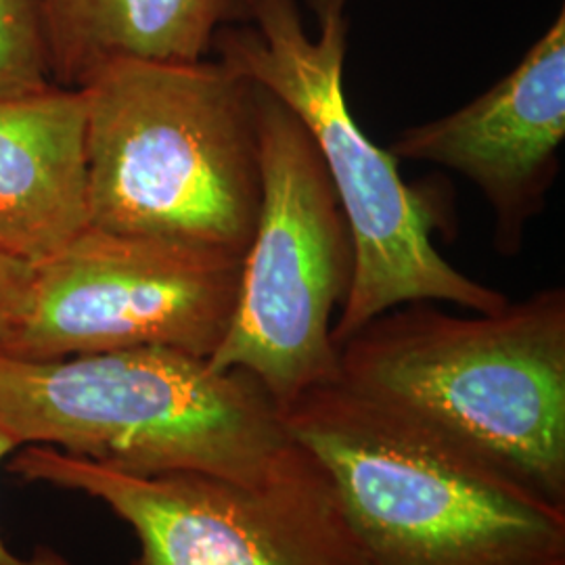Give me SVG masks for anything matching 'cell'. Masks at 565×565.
I'll list each match as a JSON object with an SVG mask.
<instances>
[{"label":"cell","mask_w":565,"mask_h":565,"mask_svg":"<svg viewBox=\"0 0 565 565\" xmlns=\"http://www.w3.org/2000/svg\"><path fill=\"white\" fill-rule=\"evenodd\" d=\"M329 476L363 565H565V507L338 377L281 411Z\"/></svg>","instance_id":"2"},{"label":"cell","mask_w":565,"mask_h":565,"mask_svg":"<svg viewBox=\"0 0 565 565\" xmlns=\"http://www.w3.org/2000/svg\"><path fill=\"white\" fill-rule=\"evenodd\" d=\"M0 425L20 446H57L126 473L245 484L277 473L298 448L254 375L172 348L51 361L0 354Z\"/></svg>","instance_id":"3"},{"label":"cell","mask_w":565,"mask_h":565,"mask_svg":"<svg viewBox=\"0 0 565 565\" xmlns=\"http://www.w3.org/2000/svg\"><path fill=\"white\" fill-rule=\"evenodd\" d=\"M32 279V266L0 252V345L20 315Z\"/></svg>","instance_id":"13"},{"label":"cell","mask_w":565,"mask_h":565,"mask_svg":"<svg viewBox=\"0 0 565 565\" xmlns=\"http://www.w3.org/2000/svg\"><path fill=\"white\" fill-rule=\"evenodd\" d=\"M565 139V11L484 95L445 118L404 128L396 160L463 174L490 203L501 254H515L525 224L545 210Z\"/></svg>","instance_id":"9"},{"label":"cell","mask_w":565,"mask_h":565,"mask_svg":"<svg viewBox=\"0 0 565 565\" xmlns=\"http://www.w3.org/2000/svg\"><path fill=\"white\" fill-rule=\"evenodd\" d=\"M9 469L109 507L137 536L130 565H363L329 476L300 445L254 484L193 471L137 476L46 445L21 446Z\"/></svg>","instance_id":"7"},{"label":"cell","mask_w":565,"mask_h":565,"mask_svg":"<svg viewBox=\"0 0 565 565\" xmlns=\"http://www.w3.org/2000/svg\"><path fill=\"white\" fill-rule=\"evenodd\" d=\"M53 81L78 88L116 61L195 63L256 0H34Z\"/></svg>","instance_id":"11"},{"label":"cell","mask_w":565,"mask_h":565,"mask_svg":"<svg viewBox=\"0 0 565 565\" xmlns=\"http://www.w3.org/2000/svg\"><path fill=\"white\" fill-rule=\"evenodd\" d=\"M21 448L20 443L0 425V461ZM0 565H72L57 551L39 548L34 555H18L13 553L0 536Z\"/></svg>","instance_id":"14"},{"label":"cell","mask_w":565,"mask_h":565,"mask_svg":"<svg viewBox=\"0 0 565 565\" xmlns=\"http://www.w3.org/2000/svg\"><path fill=\"white\" fill-rule=\"evenodd\" d=\"M60 86L34 0H0V102Z\"/></svg>","instance_id":"12"},{"label":"cell","mask_w":565,"mask_h":565,"mask_svg":"<svg viewBox=\"0 0 565 565\" xmlns=\"http://www.w3.org/2000/svg\"><path fill=\"white\" fill-rule=\"evenodd\" d=\"M88 226L81 88L51 86L0 102V252L36 266Z\"/></svg>","instance_id":"10"},{"label":"cell","mask_w":565,"mask_h":565,"mask_svg":"<svg viewBox=\"0 0 565 565\" xmlns=\"http://www.w3.org/2000/svg\"><path fill=\"white\" fill-rule=\"evenodd\" d=\"M350 0H308L317 30L303 25L298 0H256L245 23L223 28L212 51L237 76L285 103L323 160L354 245V277L335 345L404 303L446 302L471 312L505 308V294L457 270L431 242L436 205L403 181L398 160L364 135L343 88Z\"/></svg>","instance_id":"4"},{"label":"cell","mask_w":565,"mask_h":565,"mask_svg":"<svg viewBox=\"0 0 565 565\" xmlns=\"http://www.w3.org/2000/svg\"><path fill=\"white\" fill-rule=\"evenodd\" d=\"M78 88L90 226L247 249L260 207L252 82L221 61H116Z\"/></svg>","instance_id":"5"},{"label":"cell","mask_w":565,"mask_h":565,"mask_svg":"<svg viewBox=\"0 0 565 565\" xmlns=\"http://www.w3.org/2000/svg\"><path fill=\"white\" fill-rule=\"evenodd\" d=\"M260 207L243 252L228 331L207 359L243 369L279 408L340 377L333 312L354 277V245L323 160L300 118L254 84Z\"/></svg>","instance_id":"6"},{"label":"cell","mask_w":565,"mask_h":565,"mask_svg":"<svg viewBox=\"0 0 565 565\" xmlns=\"http://www.w3.org/2000/svg\"><path fill=\"white\" fill-rule=\"evenodd\" d=\"M243 254L82 231L32 279L0 354L51 361L130 348L210 359L233 321Z\"/></svg>","instance_id":"8"},{"label":"cell","mask_w":565,"mask_h":565,"mask_svg":"<svg viewBox=\"0 0 565 565\" xmlns=\"http://www.w3.org/2000/svg\"><path fill=\"white\" fill-rule=\"evenodd\" d=\"M340 348V380L565 507V291L473 317L404 303Z\"/></svg>","instance_id":"1"}]
</instances>
